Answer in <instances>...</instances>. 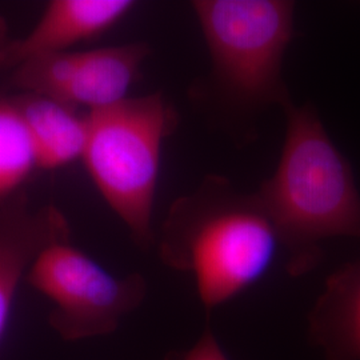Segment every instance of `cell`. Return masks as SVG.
Listing matches in <instances>:
<instances>
[{
	"label": "cell",
	"mask_w": 360,
	"mask_h": 360,
	"mask_svg": "<svg viewBox=\"0 0 360 360\" xmlns=\"http://www.w3.org/2000/svg\"><path fill=\"white\" fill-rule=\"evenodd\" d=\"M281 242L257 193L238 190L223 175H206L168 210L159 257L191 274L207 318L257 283L271 269Z\"/></svg>",
	"instance_id": "obj_1"
},
{
	"label": "cell",
	"mask_w": 360,
	"mask_h": 360,
	"mask_svg": "<svg viewBox=\"0 0 360 360\" xmlns=\"http://www.w3.org/2000/svg\"><path fill=\"white\" fill-rule=\"evenodd\" d=\"M285 138L275 172L257 188L287 255L285 269L302 276L322 260L331 238L360 240V193L347 158L311 104H287Z\"/></svg>",
	"instance_id": "obj_2"
},
{
	"label": "cell",
	"mask_w": 360,
	"mask_h": 360,
	"mask_svg": "<svg viewBox=\"0 0 360 360\" xmlns=\"http://www.w3.org/2000/svg\"><path fill=\"white\" fill-rule=\"evenodd\" d=\"M193 10L211 62L190 90L193 101L236 122L292 102L283 62L294 37V1L195 0Z\"/></svg>",
	"instance_id": "obj_3"
},
{
	"label": "cell",
	"mask_w": 360,
	"mask_h": 360,
	"mask_svg": "<svg viewBox=\"0 0 360 360\" xmlns=\"http://www.w3.org/2000/svg\"><path fill=\"white\" fill-rule=\"evenodd\" d=\"M178 123L175 105L160 92L89 112V139L82 160L105 203L143 248L154 243L162 147Z\"/></svg>",
	"instance_id": "obj_4"
},
{
	"label": "cell",
	"mask_w": 360,
	"mask_h": 360,
	"mask_svg": "<svg viewBox=\"0 0 360 360\" xmlns=\"http://www.w3.org/2000/svg\"><path fill=\"white\" fill-rule=\"evenodd\" d=\"M28 282L55 304L53 328L72 340L112 333L139 307L147 291L139 274L116 276L68 239L39 254L28 270Z\"/></svg>",
	"instance_id": "obj_5"
},
{
	"label": "cell",
	"mask_w": 360,
	"mask_h": 360,
	"mask_svg": "<svg viewBox=\"0 0 360 360\" xmlns=\"http://www.w3.org/2000/svg\"><path fill=\"white\" fill-rule=\"evenodd\" d=\"M150 46L143 41L89 51L55 52L15 67L13 83L87 112L126 101L139 77Z\"/></svg>",
	"instance_id": "obj_6"
},
{
	"label": "cell",
	"mask_w": 360,
	"mask_h": 360,
	"mask_svg": "<svg viewBox=\"0 0 360 360\" xmlns=\"http://www.w3.org/2000/svg\"><path fill=\"white\" fill-rule=\"evenodd\" d=\"M135 7L131 0H53L31 32L13 40L1 67H18L28 59L95 38L119 23Z\"/></svg>",
	"instance_id": "obj_7"
},
{
	"label": "cell",
	"mask_w": 360,
	"mask_h": 360,
	"mask_svg": "<svg viewBox=\"0 0 360 360\" xmlns=\"http://www.w3.org/2000/svg\"><path fill=\"white\" fill-rule=\"evenodd\" d=\"M63 239L68 224L56 208L30 210L22 202L0 207V336L23 274L47 245Z\"/></svg>",
	"instance_id": "obj_8"
},
{
	"label": "cell",
	"mask_w": 360,
	"mask_h": 360,
	"mask_svg": "<svg viewBox=\"0 0 360 360\" xmlns=\"http://www.w3.org/2000/svg\"><path fill=\"white\" fill-rule=\"evenodd\" d=\"M309 338L324 360H360V260L327 278L309 312Z\"/></svg>",
	"instance_id": "obj_9"
},
{
	"label": "cell",
	"mask_w": 360,
	"mask_h": 360,
	"mask_svg": "<svg viewBox=\"0 0 360 360\" xmlns=\"http://www.w3.org/2000/svg\"><path fill=\"white\" fill-rule=\"evenodd\" d=\"M34 143L38 167L56 169L83 159L89 139V112L44 95L13 98Z\"/></svg>",
	"instance_id": "obj_10"
},
{
	"label": "cell",
	"mask_w": 360,
	"mask_h": 360,
	"mask_svg": "<svg viewBox=\"0 0 360 360\" xmlns=\"http://www.w3.org/2000/svg\"><path fill=\"white\" fill-rule=\"evenodd\" d=\"M38 167L26 123L13 99H0V199L20 187Z\"/></svg>",
	"instance_id": "obj_11"
},
{
	"label": "cell",
	"mask_w": 360,
	"mask_h": 360,
	"mask_svg": "<svg viewBox=\"0 0 360 360\" xmlns=\"http://www.w3.org/2000/svg\"><path fill=\"white\" fill-rule=\"evenodd\" d=\"M183 360H229L223 348L220 347L217 336L212 333L210 318L198 342L183 356Z\"/></svg>",
	"instance_id": "obj_12"
},
{
	"label": "cell",
	"mask_w": 360,
	"mask_h": 360,
	"mask_svg": "<svg viewBox=\"0 0 360 360\" xmlns=\"http://www.w3.org/2000/svg\"><path fill=\"white\" fill-rule=\"evenodd\" d=\"M11 39L8 37V26L3 16H0V67L3 65V60L6 56V52L11 44Z\"/></svg>",
	"instance_id": "obj_13"
}]
</instances>
